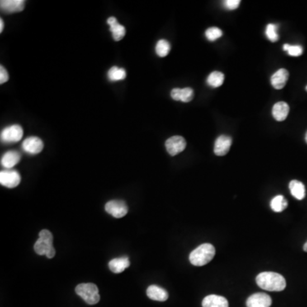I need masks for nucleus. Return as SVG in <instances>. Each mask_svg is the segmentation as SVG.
I'll return each mask as SVG.
<instances>
[{
  "label": "nucleus",
  "mask_w": 307,
  "mask_h": 307,
  "mask_svg": "<svg viewBox=\"0 0 307 307\" xmlns=\"http://www.w3.org/2000/svg\"><path fill=\"white\" fill-rule=\"evenodd\" d=\"M272 304V299L268 294L257 293L247 299V307H270Z\"/></svg>",
  "instance_id": "1a4fd4ad"
},
{
  "label": "nucleus",
  "mask_w": 307,
  "mask_h": 307,
  "mask_svg": "<svg viewBox=\"0 0 307 307\" xmlns=\"http://www.w3.org/2000/svg\"><path fill=\"white\" fill-rule=\"evenodd\" d=\"M75 292L88 304H96L100 300L98 288L94 284H79Z\"/></svg>",
  "instance_id": "7ed1b4c3"
},
{
  "label": "nucleus",
  "mask_w": 307,
  "mask_h": 307,
  "mask_svg": "<svg viewBox=\"0 0 307 307\" xmlns=\"http://www.w3.org/2000/svg\"><path fill=\"white\" fill-rule=\"evenodd\" d=\"M289 76V71L284 69V68H281V69L276 71L273 75L271 76V85L276 90H281V89L284 88V86H286Z\"/></svg>",
  "instance_id": "4468645a"
},
{
  "label": "nucleus",
  "mask_w": 307,
  "mask_h": 307,
  "mask_svg": "<svg viewBox=\"0 0 307 307\" xmlns=\"http://www.w3.org/2000/svg\"><path fill=\"white\" fill-rule=\"evenodd\" d=\"M288 207V200L283 195H276L271 200V208L276 213L284 211Z\"/></svg>",
  "instance_id": "4be33fe9"
},
{
  "label": "nucleus",
  "mask_w": 307,
  "mask_h": 307,
  "mask_svg": "<svg viewBox=\"0 0 307 307\" xmlns=\"http://www.w3.org/2000/svg\"><path fill=\"white\" fill-rule=\"evenodd\" d=\"M107 22L110 25V30L112 33L113 39H115V41L121 40L125 35V27L118 23L117 20L114 16L108 19Z\"/></svg>",
  "instance_id": "2eb2a0df"
},
{
  "label": "nucleus",
  "mask_w": 307,
  "mask_h": 307,
  "mask_svg": "<svg viewBox=\"0 0 307 307\" xmlns=\"http://www.w3.org/2000/svg\"><path fill=\"white\" fill-rule=\"evenodd\" d=\"M0 7L5 13H17L23 11L25 2L23 0H2L0 2Z\"/></svg>",
  "instance_id": "f8f14e48"
},
{
  "label": "nucleus",
  "mask_w": 307,
  "mask_h": 307,
  "mask_svg": "<svg viewBox=\"0 0 307 307\" xmlns=\"http://www.w3.org/2000/svg\"><path fill=\"white\" fill-rule=\"evenodd\" d=\"M289 113V106L285 101H278L274 105L272 109V115L277 121H284L286 120Z\"/></svg>",
  "instance_id": "a211bd4d"
},
{
  "label": "nucleus",
  "mask_w": 307,
  "mask_h": 307,
  "mask_svg": "<svg viewBox=\"0 0 307 307\" xmlns=\"http://www.w3.org/2000/svg\"><path fill=\"white\" fill-rule=\"evenodd\" d=\"M170 49H171V45H170L169 42L167 41L166 39H161L157 42L156 53L160 58L167 57L169 54Z\"/></svg>",
  "instance_id": "393cba45"
},
{
  "label": "nucleus",
  "mask_w": 307,
  "mask_h": 307,
  "mask_svg": "<svg viewBox=\"0 0 307 307\" xmlns=\"http://www.w3.org/2000/svg\"><path fill=\"white\" fill-rule=\"evenodd\" d=\"M44 148V143L41 139L37 137H30L23 141L22 148L25 152L30 155L40 153Z\"/></svg>",
  "instance_id": "9d476101"
},
{
  "label": "nucleus",
  "mask_w": 307,
  "mask_h": 307,
  "mask_svg": "<svg viewBox=\"0 0 307 307\" xmlns=\"http://www.w3.org/2000/svg\"><path fill=\"white\" fill-rule=\"evenodd\" d=\"M284 49L288 52L289 56L292 57H299L303 53V48L301 45H291V44H285L284 45Z\"/></svg>",
  "instance_id": "bb28decb"
},
{
  "label": "nucleus",
  "mask_w": 307,
  "mask_h": 307,
  "mask_svg": "<svg viewBox=\"0 0 307 307\" xmlns=\"http://www.w3.org/2000/svg\"><path fill=\"white\" fill-rule=\"evenodd\" d=\"M205 34H206L207 39L210 40V41H214V40L219 39L223 35V32H222L221 29L213 27V28L208 29Z\"/></svg>",
  "instance_id": "cd10ccee"
},
{
  "label": "nucleus",
  "mask_w": 307,
  "mask_h": 307,
  "mask_svg": "<svg viewBox=\"0 0 307 307\" xmlns=\"http://www.w3.org/2000/svg\"><path fill=\"white\" fill-rule=\"evenodd\" d=\"M23 136V129L21 125H13L5 128L1 133V140L3 143H13L19 142Z\"/></svg>",
  "instance_id": "20e7f679"
},
{
  "label": "nucleus",
  "mask_w": 307,
  "mask_h": 307,
  "mask_svg": "<svg viewBox=\"0 0 307 307\" xmlns=\"http://www.w3.org/2000/svg\"><path fill=\"white\" fill-rule=\"evenodd\" d=\"M224 73H221V72H219V71L212 72V73L209 74V78L207 80V82H208L209 86H212V87H214V88L221 86L222 85H223V83H224Z\"/></svg>",
  "instance_id": "5701e85b"
},
{
  "label": "nucleus",
  "mask_w": 307,
  "mask_h": 307,
  "mask_svg": "<svg viewBox=\"0 0 307 307\" xmlns=\"http://www.w3.org/2000/svg\"><path fill=\"white\" fill-rule=\"evenodd\" d=\"M289 190L292 195L296 198L297 200H303L305 196V188L300 181L292 180L291 182L289 183Z\"/></svg>",
  "instance_id": "412c9836"
},
{
  "label": "nucleus",
  "mask_w": 307,
  "mask_h": 307,
  "mask_svg": "<svg viewBox=\"0 0 307 307\" xmlns=\"http://www.w3.org/2000/svg\"><path fill=\"white\" fill-rule=\"evenodd\" d=\"M256 283L261 289L266 291L280 292L286 288V280L281 274L265 271L259 274Z\"/></svg>",
  "instance_id": "f257e3e1"
},
{
  "label": "nucleus",
  "mask_w": 307,
  "mask_h": 307,
  "mask_svg": "<svg viewBox=\"0 0 307 307\" xmlns=\"http://www.w3.org/2000/svg\"><path fill=\"white\" fill-rule=\"evenodd\" d=\"M202 307H229V302L224 297L211 294L204 298Z\"/></svg>",
  "instance_id": "f3484780"
},
{
  "label": "nucleus",
  "mask_w": 307,
  "mask_h": 307,
  "mask_svg": "<svg viewBox=\"0 0 307 307\" xmlns=\"http://www.w3.org/2000/svg\"><path fill=\"white\" fill-rule=\"evenodd\" d=\"M146 294L152 300L166 301L168 299V293L164 289L157 286V285H150L148 287Z\"/></svg>",
  "instance_id": "dca6fc26"
},
{
  "label": "nucleus",
  "mask_w": 307,
  "mask_h": 307,
  "mask_svg": "<svg viewBox=\"0 0 307 307\" xmlns=\"http://www.w3.org/2000/svg\"><path fill=\"white\" fill-rule=\"evenodd\" d=\"M305 90H306V91H307V86H306V87H305Z\"/></svg>",
  "instance_id": "72a5a7b5"
},
{
  "label": "nucleus",
  "mask_w": 307,
  "mask_h": 307,
  "mask_svg": "<svg viewBox=\"0 0 307 307\" xmlns=\"http://www.w3.org/2000/svg\"><path fill=\"white\" fill-rule=\"evenodd\" d=\"M214 255L215 247L210 243H204L190 252V263L195 266H205L214 259Z\"/></svg>",
  "instance_id": "f03ea898"
},
{
  "label": "nucleus",
  "mask_w": 307,
  "mask_h": 307,
  "mask_svg": "<svg viewBox=\"0 0 307 307\" xmlns=\"http://www.w3.org/2000/svg\"><path fill=\"white\" fill-rule=\"evenodd\" d=\"M241 1L240 0H226L224 2V6L229 11H233L238 8Z\"/></svg>",
  "instance_id": "c85d7f7f"
},
{
  "label": "nucleus",
  "mask_w": 307,
  "mask_h": 307,
  "mask_svg": "<svg viewBox=\"0 0 307 307\" xmlns=\"http://www.w3.org/2000/svg\"><path fill=\"white\" fill-rule=\"evenodd\" d=\"M303 248H304V252H307V242L304 243V247H303Z\"/></svg>",
  "instance_id": "2f4dec72"
},
{
  "label": "nucleus",
  "mask_w": 307,
  "mask_h": 307,
  "mask_svg": "<svg viewBox=\"0 0 307 307\" xmlns=\"http://www.w3.org/2000/svg\"><path fill=\"white\" fill-rule=\"evenodd\" d=\"M105 210L108 214L116 219L125 216L128 213V208L123 200H110L105 205Z\"/></svg>",
  "instance_id": "39448f33"
},
{
  "label": "nucleus",
  "mask_w": 307,
  "mask_h": 307,
  "mask_svg": "<svg viewBox=\"0 0 307 307\" xmlns=\"http://www.w3.org/2000/svg\"><path fill=\"white\" fill-rule=\"evenodd\" d=\"M305 142H306V143H307V132H306V134H305Z\"/></svg>",
  "instance_id": "473e14b6"
},
{
  "label": "nucleus",
  "mask_w": 307,
  "mask_h": 307,
  "mask_svg": "<svg viewBox=\"0 0 307 307\" xmlns=\"http://www.w3.org/2000/svg\"><path fill=\"white\" fill-rule=\"evenodd\" d=\"M126 77V72L122 68L114 66L108 72V78L111 81H120L125 80Z\"/></svg>",
  "instance_id": "b1692460"
},
{
  "label": "nucleus",
  "mask_w": 307,
  "mask_h": 307,
  "mask_svg": "<svg viewBox=\"0 0 307 307\" xmlns=\"http://www.w3.org/2000/svg\"><path fill=\"white\" fill-rule=\"evenodd\" d=\"M21 160V156L18 152L16 151H8L4 155L2 159H1V165L7 169H11L15 167L16 165L18 164Z\"/></svg>",
  "instance_id": "6ab92c4d"
},
{
  "label": "nucleus",
  "mask_w": 307,
  "mask_h": 307,
  "mask_svg": "<svg viewBox=\"0 0 307 307\" xmlns=\"http://www.w3.org/2000/svg\"><path fill=\"white\" fill-rule=\"evenodd\" d=\"M4 21L3 19H0V33H2L4 30Z\"/></svg>",
  "instance_id": "7c9ffc66"
},
{
  "label": "nucleus",
  "mask_w": 307,
  "mask_h": 307,
  "mask_svg": "<svg viewBox=\"0 0 307 307\" xmlns=\"http://www.w3.org/2000/svg\"><path fill=\"white\" fill-rule=\"evenodd\" d=\"M171 96L175 101L189 103L194 97V91L190 87H185L183 89L175 88L171 91Z\"/></svg>",
  "instance_id": "ddd939ff"
},
{
  "label": "nucleus",
  "mask_w": 307,
  "mask_h": 307,
  "mask_svg": "<svg viewBox=\"0 0 307 307\" xmlns=\"http://www.w3.org/2000/svg\"><path fill=\"white\" fill-rule=\"evenodd\" d=\"M34 251L37 254L45 255L48 259H53L56 254L55 247L53 242L39 238L34 244Z\"/></svg>",
  "instance_id": "6e6552de"
},
{
  "label": "nucleus",
  "mask_w": 307,
  "mask_h": 307,
  "mask_svg": "<svg viewBox=\"0 0 307 307\" xmlns=\"http://www.w3.org/2000/svg\"><path fill=\"white\" fill-rule=\"evenodd\" d=\"M185 148L186 141L181 136H173L172 138H168L166 142V148L172 157L181 153L182 151L185 150Z\"/></svg>",
  "instance_id": "0eeeda50"
},
{
  "label": "nucleus",
  "mask_w": 307,
  "mask_h": 307,
  "mask_svg": "<svg viewBox=\"0 0 307 307\" xmlns=\"http://www.w3.org/2000/svg\"><path fill=\"white\" fill-rule=\"evenodd\" d=\"M9 80L8 72L6 68H4V66L0 67V84H4L7 82Z\"/></svg>",
  "instance_id": "c756f323"
},
{
  "label": "nucleus",
  "mask_w": 307,
  "mask_h": 307,
  "mask_svg": "<svg viewBox=\"0 0 307 307\" xmlns=\"http://www.w3.org/2000/svg\"><path fill=\"white\" fill-rule=\"evenodd\" d=\"M232 139L226 135L219 136L214 144V153L218 157H224L229 151L232 146Z\"/></svg>",
  "instance_id": "9b49d317"
},
{
  "label": "nucleus",
  "mask_w": 307,
  "mask_h": 307,
  "mask_svg": "<svg viewBox=\"0 0 307 307\" xmlns=\"http://www.w3.org/2000/svg\"><path fill=\"white\" fill-rule=\"evenodd\" d=\"M21 182V176L15 170H5L0 172V184L5 187L13 189Z\"/></svg>",
  "instance_id": "423d86ee"
},
{
  "label": "nucleus",
  "mask_w": 307,
  "mask_h": 307,
  "mask_svg": "<svg viewBox=\"0 0 307 307\" xmlns=\"http://www.w3.org/2000/svg\"><path fill=\"white\" fill-rule=\"evenodd\" d=\"M129 266H130V261L127 257L113 259L109 263L110 271L114 273H121Z\"/></svg>",
  "instance_id": "aec40b11"
},
{
  "label": "nucleus",
  "mask_w": 307,
  "mask_h": 307,
  "mask_svg": "<svg viewBox=\"0 0 307 307\" xmlns=\"http://www.w3.org/2000/svg\"><path fill=\"white\" fill-rule=\"evenodd\" d=\"M277 29H278V27L272 23L268 24L266 27V36L268 38L269 40H271V42H276L279 39Z\"/></svg>",
  "instance_id": "a878e982"
}]
</instances>
